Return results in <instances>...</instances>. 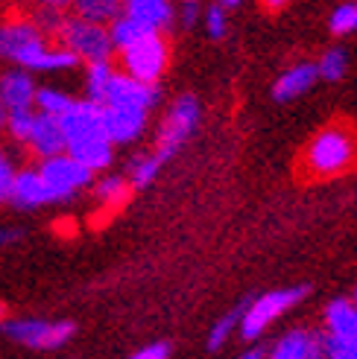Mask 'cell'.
Segmentation results:
<instances>
[{"label":"cell","mask_w":357,"mask_h":359,"mask_svg":"<svg viewBox=\"0 0 357 359\" xmlns=\"http://www.w3.org/2000/svg\"><path fill=\"white\" fill-rule=\"evenodd\" d=\"M357 164V129L349 123H331L316 132L305 149V170L313 178H337Z\"/></svg>","instance_id":"6da1fadb"},{"label":"cell","mask_w":357,"mask_h":359,"mask_svg":"<svg viewBox=\"0 0 357 359\" xmlns=\"http://www.w3.org/2000/svg\"><path fill=\"white\" fill-rule=\"evenodd\" d=\"M120 59H123V74L126 76L144 85H158L170 62V47L162 32H150L135 44H129L126 50H120Z\"/></svg>","instance_id":"7a4b0ae2"},{"label":"cell","mask_w":357,"mask_h":359,"mask_svg":"<svg viewBox=\"0 0 357 359\" xmlns=\"http://www.w3.org/2000/svg\"><path fill=\"white\" fill-rule=\"evenodd\" d=\"M62 41L65 50H70L79 62H88V65H97V62H109L112 53H115V44H112V32L109 27H100V24H88L82 18L70 15L62 32L56 35Z\"/></svg>","instance_id":"3957f363"},{"label":"cell","mask_w":357,"mask_h":359,"mask_svg":"<svg viewBox=\"0 0 357 359\" xmlns=\"http://www.w3.org/2000/svg\"><path fill=\"white\" fill-rule=\"evenodd\" d=\"M305 295H308V286H293V290L266 292V295L255 298L252 304H246L243 318H240V336L246 339V342H255L275 318H281L290 307H296Z\"/></svg>","instance_id":"277c9868"},{"label":"cell","mask_w":357,"mask_h":359,"mask_svg":"<svg viewBox=\"0 0 357 359\" xmlns=\"http://www.w3.org/2000/svg\"><path fill=\"white\" fill-rule=\"evenodd\" d=\"M44 47L47 41L41 29L32 24V18H9L0 24V59L15 62L21 70H27L39 59Z\"/></svg>","instance_id":"5b68a950"},{"label":"cell","mask_w":357,"mask_h":359,"mask_svg":"<svg viewBox=\"0 0 357 359\" xmlns=\"http://www.w3.org/2000/svg\"><path fill=\"white\" fill-rule=\"evenodd\" d=\"M196 123H200V102H196V97H190V94L178 97L162 123V132H158L152 155L164 164L167 158H173L178 149H182V143L190 137Z\"/></svg>","instance_id":"8992f818"},{"label":"cell","mask_w":357,"mask_h":359,"mask_svg":"<svg viewBox=\"0 0 357 359\" xmlns=\"http://www.w3.org/2000/svg\"><path fill=\"white\" fill-rule=\"evenodd\" d=\"M4 330L12 342H21L35 351H53L74 336V321H44V318H15L4 321Z\"/></svg>","instance_id":"52a82bcc"},{"label":"cell","mask_w":357,"mask_h":359,"mask_svg":"<svg viewBox=\"0 0 357 359\" xmlns=\"http://www.w3.org/2000/svg\"><path fill=\"white\" fill-rule=\"evenodd\" d=\"M39 175L44 178V187H47L53 202L70 199L74 193H79L82 187L91 184V178H94V172H88L82 164H77V161L70 158L67 152L41 161V164H39Z\"/></svg>","instance_id":"ba28073f"},{"label":"cell","mask_w":357,"mask_h":359,"mask_svg":"<svg viewBox=\"0 0 357 359\" xmlns=\"http://www.w3.org/2000/svg\"><path fill=\"white\" fill-rule=\"evenodd\" d=\"M62 132H65V143L70 147H82V143H94V140H109L103 126V105L88 102V100H77L67 109V114L59 117Z\"/></svg>","instance_id":"9c48e42d"},{"label":"cell","mask_w":357,"mask_h":359,"mask_svg":"<svg viewBox=\"0 0 357 359\" xmlns=\"http://www.w3.org/2000/svg\"><path fill=\"white\" fill-rule=\"evenodd\" d=\"M266 359H328V336L325 330L296 327L278 339Z\"/></svg>","instance_id":"30bf717a"},{"label":"cell","mask_w":357,"mask_h":359,"mask_svg":"<svg viewBox=\"0 0 357 359\" xmlns=\"http://www.w3.org/2000/svg\"><path fill=\"white\" fill-rule=\"evenodd\" d=\"M158 100H162V88L158 85H144V82L126 76L123 70H115L103 105H129V109L150 111Z\"/></svg>","instance_id":"8fae6325"},{"label":"cell","mask_w":357,"mask_h":359,"mask_svg":"<svg viewBox=\"0 0 357 359\" xmlns=\"http://www.w3.org/2000/svg\"><path fill=\"white\" fill-rule=\"evenodd\" d=\"M147 114L129 105H103V126L112 143H132L147 126Z\"/></svg>","instance_id":"7c38bea8"},{"label":"cell","mask_w":357,"mask_h":359,"mask_svg":"<svg viewBox=\"0 0 357 359\" xmlns=\"http://www.w3.org/2000/svg\"><path fill=\"white\" fill-rule=\"evenodd\" d=\"M35 97H39V88L27 70L18 67L0 76V102L6 111H32Z\"/></svg>","instance_id":"4fadbf2b"},{"label":"cell","mask_w":357,"mask_h":359,"mask_svg":"<svg viewBox=\"0 0 357 359\" xmlns=\"http://www.w3.org/2000/svg\"><path fill=\"white\" fill-rule=\"evenodd\" d=\"M27 147L39 155L41 161L47 158H56L67 152V143H65V132H62V123L56 117H47L35 111V126H32V135Z\"/></svg>","instance_id":"5bb4252c"},{"label":"cell","mask_w":357,"mask_h":359,"mask_svg":"<svg viewBox=\"0 0 357 359\" xmlns=\"http://www.w3.org/2000/svg\"><path fill=\"white\" fill-rule=\"evenodd\" d=\"M9 202L15 208H24V210H32V208H41V205L53 202L47 187H44V178L39 175V167H27V170L15 172Z\"/></svg>","instance_id":"9a60e30c"},{"label":"cell","mask_w":357,"mask_h":359,"mask_svg":"<svg viewBox=\"0 0 357 359\" xmlns=\"http://www.w3.org/2000/svg\"><path fill=\"white\" fill-rule=\"evenodd\" d=\"M316 79H319L316 65H311V62L293 65V67H287V70H284V74L275 79V85H273V100H275V102H290V100H296V97L305 94Z\"/></svg>","instance_id":"2e32d148"},{"label":"cell","mask_w":357,"mask_h":359,"mask_svg":"<svg viewBox=\"0 0 357 359\" xmlns=\"http://www.w3.org/2000/svg\"><path fill=\"white\" fill-rule=\"evenodd\" d=\"M325 336L357 342V304L349 298H337L325 307Z\"/></svg>","instance_id":"e0dca14e"},{"label":"cell","mask_w":357,"mask_h":359,"mask_svg":"<svg viewBox=\"0 0 357 359\" xmlns=\"http://www.w3.org/2000/svg\"><path fill=\"white\" fill-rule=\"evenodd\" d=\"M123 12L150 32H162L173 21V6L164 4V0H129V4L123 6Z\"/></svg>","instance_id":"ac0fdd59"},{"label":"cell","mask_w":357,"mask_h":359,"mask_svg":"<svg viewBox=\"0 0 357 359\" xmlns=\"http://www.w3.org/2000/svg\"><path fill=\"white\" fill-rule=\"evenodd\" d=\"M74 12H77V18H82L88 24H100V27L109 24L112 27L123 15V6L115 4V0H79L74 6Z\"/></svg>","instance_id":"d6986e66"},{"label":"cell","mask_w":357,"mask_h":359,"mask_svg":"<svg viewBox=\"0 0 357 359\" xmlns=\"http://www.w3.org/2000/svg\"><path fill=\"white\" fill-rule=\"evenodd\" d=\"M129 190H132V184H129L123 175H105V178H100V182L94 184L97 202H100L103 208H112V210L120 208V205H126Z\"/></svg>","instance_id":"ffe728a7"},{"label":"cell","mask_w":357,"mask_h":359,"mask_svg":"<svg viewBox=\"0 0 357 359\" xmlns=\"http://www.w3.org/2000/svg\"><path fill=\"white\" fill-rule=\"evenodd\" d=\"M115 76V67L112 62H97V65H88L85 70V91H88V102H105V91H109V82Z\"/></svg>","instance_id":"44dd1931"},{"label":"cell","mask_w":357,"mask_h":359,"mask_svg":"<svg viewBox=\"0 0 357 359\" xmlns=\"http://www.w3.org/2000/svg\"><path fill=\"white\" fill-rule=\"evenodd\" d=\"M77 65H79V59L70 50H65L62 44L59 47H50L47 44L41 56L27 67V74H30V70H70V67H77Z\"/></svg>","instance_id":"7402d4cb"},{"label":"cell","mask_w":357,"mask_h":359,"mask_svg":"<svg viewBox=\"0 0 357 359\" xmlns=\"http://www.w3.org/2000/svg\"><path fill=\"white\" fill-rule=\"evenodd\" d=\"M109 32H112V44H115V50H126L129 44H135L138 39H144V35H150V29H144L141 24H135L132 18L123 12L117 21L109 27Z\"/></svg>","instance_id":"603a6c76"},{"label":"cell","mask_w":357,"mask_h":359,"mask_svg":"<svg viewBox=\"0 0 357 359\" xmlns=\"http://www.w3.org/2000/svg\"><path fill=\"white\" fill-rule=\"evenodd\" d=\"M77 100L67 97L62 91H56V88H39V97H35V105H39V114H47V117H62L67 114V109L74 105Z\"/></svg>","instance_id":"cb8c5ba5"},{"label":"cell","mask_w":357,"mask_h":359,"mask_svg":"<svg viewBox=\"0 0 357 359\" xmlns=\"http://www.w3.org/2000/svg\"><path fill=\"white\" fill-rule=\"evenodd\" d=\"M67 18H70V15H65V6H59V4H44V6L35 9L32 24L41 29V35H59Z\"/></svg>","instance_id":"d4e9b609"},{"label":"cell","mask_w":357,"mask_h":359,"mask_svg":"<svg viewBox=\"0 0 357 359\" xmlns=\"http://www.w3.org/2000/svg\"><path fill=\"white\" fill-rule=\"evenodd\" d=\"M243 310H246V304H240L238 310H231L228 316H223L217 325L211 327V336H208V351H220L223 345H226V339L235 333V330H240V318H243Z\"/></svg>","instance_id":"484cf974"},{"label":"cell","mask_w":357,"mask_h":359,"mask_svg":"<svg viewBox=\"0 0 357 359\" xmlns=\"http://www.w3.org/2000/svg\"><path fill=\"white\" fill-rule=\"evenodd\" d=\"M158 170H162V161H158L152 152L135 158L132 164H129V184L132 187H147L152 178L158 175Z\"/></svg>","instance_id":"4316f807"},{"label":"cell","mask_w":357,"mask_h":359,"mask_svg":"<svg viewBox=\"0 0 357 359\" xmlns=\"http://www.w3.org/2000/svg\"><path fill=\"white\" fill-rule=\"evenodd\" d=\"M346 67H349L346 53L343 50H328L325 56L316 62V74H319V79H325V82H340L346 76Z\"/></svg>","instance_id":"83f0119b"},{"label":"cell","mask_w":357,"mask_h":359,"mask_svg":"<svg viewBox=\"0 0 357 359\" xmlns=\"http://www.w3.org/2000/svg\"><path fill=\"white\" fill-rule=\"evenodd\" d=\"M32 126H35V111H9L6 117V132L15 143H30Z\"/></svg>","instance_id":"f1b7e54d"},{"label":"cell","mask_w":357,"mask_h":359,"mask_svg":"<svg viewBox=\"0 0 357 359\" xmlns=\"http://www.w3.org/2000/svg\"><path fill=\"white\" fill-rule=\"evenodd\" d=\"M331 32L334 35H349L357 29V4H343L331 12Z\"/></svg>","instance_id":"f546056e"},{"label":"cell","mask_w":357,"mask_h":359,"mask_svg":"<svg viewBox=\"0 0 357 359\" xmlns=\"http://www.w3.org/2000/svg\"><path fill=\"white\" fill-rule=\"evenodd\" d=\"M205 29L211 39H223L226 29H228V21H226V9L223 4H214L208 12H205Z\"/></svg>","instance_id":"4dcf8cb0"},{"label":"cell","mask_w":357,"mask_h":359,"mask_svg":"<svg viewBox=\"0 0 357 359\" xmlns=\"http://www.w3.org/2000/svg\"><path fill=\"white\" fill-rule=\"evenodd\" d=\"M15 167H12V161L0 152V202H6L9 196H12V182H15Z\"/></svg>","instance_id":"1f68e13d"},{"label":"cell","mask_w":357,"mask_h":359,"mask_svg":"<svg viewBox=\"0 0 357 359\" xmlns=\"http://www.w3.org/2000/svg\"><path fill=\"white\" fill-rule=\"evenodd\" d=\"M328 359H357V342H343V339L328 336Z\"/></svg>","instance_id":"d6a6232c"},{"label":"cell","mask_w":357,"mask_h":359,"mask_svg":"<svg viewBox=\"0 0 357 359\" xmlns=\"http://www.w3.org/2000/svg\"><path fill=\"white\" fill-rule=\"evenodd\" d=\"M132 359H170V345H167V342L147 345L144 351H138Z\"/></svg>","instance_id":"836d02e7"},{"label":"cell","mask_w":357,"mask_h":359,"mask_svg":"<svg viewBox=\"0 0 357 359\" xmlns=\"http://www.w3.org/2000/svg\"><path fill=\"white\" fill-rule=\"evenodd\" d=\"M196 18H200V6H196V4H185L182 6V24L185 27H193Z\"/></svg>","instance_id":"e575fe53"},{"label":"cell","mask_w":357,"mask_h":359,"mask_svg":"<svg viewBox=\"0 0 357 359\" xmlns=\"http://www.w3.org/2000/svg\"><path fill=\"white\" fill-rule=\"evenodd\" d=\"M15 240H21V231H15V228H0V245L15 243Z\"/></svg>","instance_id":"d590c367"},{"label":"cell","mask_w":357,"mask_h":359,"mask_svg":"<svg viewBox=\"0 0 357 359\" xmlns=\"http://www.w3.org/2000/svg\"><path fill=\"white\" fill-rule=\"evenodd\" d=\"M264 356H266V351H264V348H252V351H246L240 359H264Z\"/></svg>","instance_id":"8d00e7d4"},{"label":"cell","mask_w":357,"mask_h":359,"mask_svg":"<svg viewBox=\"0 0 357 359\" xmlns=\"http://www.w3.org/2000/svg\"><path fill=\"white\" fill-rule=\"evenodd\" d=\"M6 117H9V111L4 109V102H0V132H6Z\"/></svg>","instance_id":"74e56055"},{"label":"cell","mask_w":357,"mask_h":359,"mask_svg":"<svg viewBox=\"0 0 357 359\" xmlns=\"http://www.w3.org/2000/svg\"><path fill=\"white\" fill-rule=\"evenodd\" d=\"M4 316H6V304H0V327H4Z\"/></svg>","instance_id":"f35d334b"},{"label":"cell","mask_w":357,"mask_h":359,"mask_svg":"<svg viewBox=\"0 0 357 359\" xmlns=\"http://www.w3.org/2000/svg\"><path fill=\"white\" fill-rule=\"evenodd\" d=\"M354 304H357V290H354Z\"/></svg>","instance_id":"ab89813d"}]
</instances>
